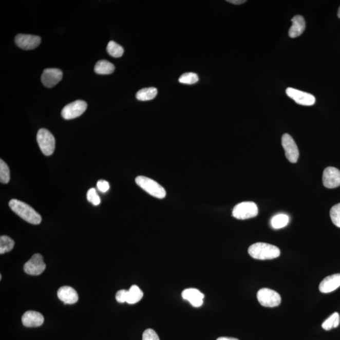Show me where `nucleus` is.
Listing matches in <instances>:
<instances>
[{
    "instance_id": "obj_9",
    "label": "nucleus",
    "mask_w": 340,
    "mask_h": 340,
    "mask_svg": "<svg viewBox=\"0 0 340 340\" xmlns=\"http://www.w3.org/2000/svg\"><path fill=\"white\" fill-rule=\"evenodd\" d=\"M46 268L43 256L39 253L33 255L32 258L24 265V272L30 275H40Z\"/></svg>"
},
{
    "instance_id": "obj_4",
    "label": "nucleus",
    "mask_w": 340,
    "mask_h": 340,
    "mask_svg": "<svg viewBox=\"0 0 340 340\" xmlns=\"http://www.w3.org/2000/svg\"><path fill=\"white\" fill-rule=\"evenodd\" d=\"M37 141L42 153L46 156H51L54 152L55 141L54 136L46 129L39 130Z\"/></svg>"
},
{
    "instance_id": "obj_35",
    "label": "nucleus",
    "mask_w": 340,
    "mask_h": 340,
    "mask_svg": "<svg viewBox=\"0 0 340 340\" xmlns=\"http://www.w3.org/2000/svg\"><path fill=\"white\" fill-rule=\"evenodd\" d=\"M338 16L340 18V7H339V9H338Z\"/></svg>"
},
{
    "instance_id": "obj_26",
    "label": "nucleus",
    "mask_w": 340,
    "mask_h": 340,
    "mask_svg": "<svg viewBox=\"0 0 340 340\" xmlns=\"http://www.w3.org/2000/svg\"><path fill=\"white\" fill-rule=\"evenodd\" d=\"M10 172L6 163L3 160H0V182L7 184L10 182Z\"/></svg>"
},
{
    "instance_id": "obj_13",
    "label": "nucleus",
    "mask_w": 340,
    "mask_h": 340,
    "mask_svg": "<svg viewBox=\"0 0 340 340\" xmlns=\"http://www.w3.org/2000/svg\"><path fill=\"white\" fill-rule=\"evenodd\" d=\"M15 43L24 50H32L40 45L41 39L37 35L18 34L15 37Z\"/></svg>"
},
{
    "instance_id": "obj_14",
    "label": "nucleus",
    "mask_w": 340,
    "mask_h": 340,
    "mask_svg": "<svg viewBox=\"0 0 340 340\" xmlns=\"http://www.w3.org/2000/svg\"><path fill=\"white\" fill-rule=\"evenodd\" d=\"M340 287V274H333L326 277L319 286V291L328 294L335 291Z\"/></svg>"
},
{
    "instance_id": "obj_29",
    "label": "nucleus",
    "mask_w": 340,
    "mask_h": 340,
    "mask_svg": "<svg viewBox=\"0 0 340 340\" xmlns=\"http://www.w3.org/2000/svg\"><path fill=\"white\" fill-rule=\"evenodd\" d=\"M86 197H87L88 201L91 202L94 205H98L100 203V198L99 195L97 194L96 188H90L87 192Z\"/></svg>"
},
{
    "instance_id": "obj_27",
    "label": "nucleus",
    "mask_w": 340,
    "mask_h": 340,
    "mask_svg": "<svg viewBox=\"0 0 340 340\" xmlns=\"http://www.w3.org/2000/svg\"><path fill=\"white\" fill-rule=\"evenodd\" d=\"M199 77L194 72H186L180 77L179 82L182 84L193 85L199 82Z\"/></svg>"
},
{
    "instance_id": "obj_11",
    "label": "nucleus",
    "mask_w": 340,
    "mask_h": 340,
    "mask_svg": "<svg viewBox=\"0 0 340 340\" xmlns=\"http://www.w3.org/2000/svg\"><path fill=\"white\" fill-rule=\"evenodd\" d=\"M323 185L328 188H335L340 186V171L334 167H328L323 172Z\"/></svg>"
},
{
    "instance_id": "obj_16",
    "label": "nucleus",
    "mask_w": 340,
    "mask_h": 340,
    "mask_svg": "<svg viewBox=\"0 0 340 340\" xmlns=\"http://www.w3.org/2000/svg\"><path fill=\"white\" fill-rule=\"evenodd\" d=\"M22 322L26 327H39L43 324L44 317L39 312L28 311L22 316Z\"/></svg>"
},
{
    "instance_id": "obj_2",
    "label": "nucleus",
    "mask_w": 340,
    "mask_h": 340,
    "mask_svg": "<svg viewBox=\"0 0 340 340\" xmlns=\"http://www.w3.org/2000/svg\"><path fill=\"white\" fill-rule=\"evenodd\" d=\"M249 253L256 260H272L280 256V251L274 245L265 242H256L249 247Z\"/></svg>"
},
{
    "instance_id": "obj_7",
    "label": "nucleus",
    "mask_w": 340,
    "mask_h": 340,
    "mask_svg": "<svg viewBox=\"0 0 340 340\" xmlns=\"http://www.w3.org/2000/svg\"><path fill=\"white\" fill-rule=\"evenodd\" d=\"M87 104L83 100H77L65 106L61 111V116L66 120L79 118L85 112Z\"/></svg>"
},
{
    "instance_id": "obj_17",
    "label": "nucleus",
    "mask_w": 340,
    "mask_h": 340,
    "mask_svg": "<svg viewBox=\"0 0 340 340\" xmlns=\"http://www.w3.org/2000/svg\"><path fill=\"white\" fill-rule=\"evenodd\" d=\"M58 297L65 305H72L79 299V294L73 288L69 286H63L58 290Z\"/></svg>"
},
{
    "instance_id": "obj_31",
    "label": "nucleus",
    "mask_w": 340,
    "mask_h": 340,
    "mask_svg": "<svg viewBox=\"0 0 340 340\" xmlns=\"http://www.w3.org/2000/svg\"><path fill=\"white\" fill-rule=\"evenodd\" d=\"M127 292V290H120L116 295V300L119 303H126Z\"/></svg>"
},
{
    "instance_id": "obj_33",
    "label": "nucleus",
    "mask_w": 340,
    "mask_h": 340,
    "mask_svg": "<svg viewBox=\"0 0 340 340\" xmlns=\"http://www.w3.org/2000/svg\"><path fill=\"white\" fill-rule=\"evenodd\" d=\"M227 2L234 5H241L246 2L245 0H228Z\"/></svg>"
},
{
    "instance_id": "obj_32",
    "label": "nucleus",
    "mask_w": 340,
    "mask_h": 340,
    "mask_svg": "<svg viewBox=\"0 0 340 340\" xmlns=\"http://www.w3.org/2000/svg\"><path fill=\"white\" fill-rule=\"evenodd\" d=\"M97 186L99 191L102 192V193H105V192H107L110 188L109 183L104 180H99V182H97Z\"/></svg>"
},
{
    "instance_id": "obj_36",
    "label": "nucleus",
    "mask_w": 340,
    "mask_h": 340,
    "mask_svg": "<svg viewBox=\"0 0 340 340\" xmlns=\"http://www.w3.org/2000/svg\"><path fill=\"white\" fill-rule=\"evenodd\" d=\"M2 275H0V279L2 280Z\"/></svg>"
},
{
    "instance_id": "obj_22",
    "label": "nucleus",
    "mask_w": 340,
    "mask_h": 340,
    "mask_svg": "<svg viewBox=\"0 0 340 340\" xmlns=\"http://www.w3.org/2000/svg\"><path fill=\"white\" fill-rule=\"evenodd\" d=\"M289 222V217L288 215L280 214L272 217L271 225L274 229L278 230L286 227L288 224Z\"/></svg>"
},
{
    "instance_id": "obj_19",
    "label": "nucleus",
    "mask_w": 340,
    "mask_h": 340,
    "mask_svg": "<svg viewBox=\"0 0 340 340\" xmlns=\"http://www.w3.org/2000/svg\"><path fill=\"white\" fill-rule=\"evenodd\" d=\"M143 292L138 286L133 285L128 290L126 303L129 305H135L142 299Z\"/></svg>"
},
{
    "instance_id": "obj_3",
    "label": "nucleus",
    "mask_w": 340,
    "mask_h": 340,
    "mask_svg": "<svg viewBox=\"0 0 340 340\" xmlns=\"http://www.w3.org/2000/svg\"><path fill=\"white\" fill-rule=\"evenodd\" d=\"M136 183L144 191L150 196L162 199L166 197V191L162 186L155 180L144 176H139L136 178Z\"/></svg>"
},
{
    "instance_id": "obj_8",
    "label": "nucleus",
    "mask_w": 340,
    "mask_h": 340,
    "mask_svg": "<svg viewBox=\"0 0 340 340\" xmlns=\"http://www.w3.org/2000/svg\"><path fill=\"white\" fill-rule=\"evenodd\" d=\"M281 144L285 150L286 157L292 163H297L299 157V149L292 136L284 134L281 138Z\"/></svg>"
},
{
    "instance_id": "obj_15",
    "label": "nucleus",
    "mask_w": 340,
    "mask_h": 340,
    "mask_svg": "<svg viewBox=\"0 0 340 340\" xmlns=\"http://www.w3.org/2000/svg\"><path fill=\"white\" fill-rule=\"evenodd\" d=\"M182 296L183 299L188 300L195 308H199L202 306L203 299H204V295L199 290L194 288L184 290Z\"/></svg>"
},
{
    "instance_id": "obj_25",
    "label": "nucleus",
    "mask_w": 340,
    "mask_h": 340,
    "mask_svg": "<svg viewBox=\"0 0 340 340\" xmlns=\"http://www.w3.org/2000/svg\"><path fill=\"white\" fill-rule=\"evenodd\" d=\"M15 242L13 239L7 236L0 237V254L10 252L13 249Z\"/></svg>"
},
{
    "instance_id": "obj_12",
    "label": "nucleus",
    "mask_w": 340,
    "mask_h": 340,
    "mask_svg": "<svg viewBox=\"0 0 340 340\" xmlns=\"http://www.w3.org/2000/svg\"><path fill=\"white\" fill-rule=\"evenodd\" d=\"M63 79V72L60 69L47 68L44 69L41 77L42 83L47 88H52Z\"/></svg>"
},
{
    "instance_id": "obj_6",
    "label": "nucleus",
    "mask_w": 340,
    "mask_h": 340,
    "mask_svg": "<svg viewBox=\"0 0 340 340\" xmlns=\"http://www.w3.org/2000/svg\"><path fill=\"white\" fill-rule=\"evenodd\" d=\"M257 299L261 306L267 308L277 307L280 305L281 300L278 292L268 288L259 290Z\"/></svg>"
},
{
    "instance_id": "obj_28",
    "label": "nucleus",
    "mask_w": 340,
    "mask_h": 340,
    "mask_svg": "<svg viewBox=\"0 0 340 340\" xmlns=\"http://www.w3.org/2000/svg\"><path fill=\"white\" fill-rule=\"evenodd\" d=\"M330 217L333 224L340 228V203L331 209Z\"/></svg>"
},
{
    "instance_id": "obj_10",
    "label": "nucleus",
    "mask_w": 340,
    "mask_h": 340,
    "mask_svg": "<svg viewBox=\"0 0 340 340\" xmlns=\"http://www.w3.org/2000/svg\"><path fill=\"white\" fill-rule=\"evenodd\" d=\"M286 93L290 98L294 100L297 104L311 106L316 102V99L310 93L296 90L293 88H287Z\"/></svg>"
},
{
    "instance_id": "obj_34",
    "label": "nucleus",
    "mask_w": 340,
    "mask_h": 340,
    "mask_svg": "<svg viewBox=\"0 0 340 340\" xmlns=\"http://www.w3.org/2000/svg\"><path fill=\"white\" fill-rule=\"evenodd\" d=\"M217 340H239L235 338H230V337H219Z\"/></svg>"
},
{
    "instance_id": "obj_24",
    "label": "nucleus",
    "mask_w": 340,
    "mask_h": 340,
    "mask_svg": "<svg viewBox=\"0 0 340 340\" xmlns=\"http://www.w3.org/2000/svg\"><path fill=\"white\" fill-rule=\"evenodd\" d=\"M340 323L339 314L338 313H334L331 315L327 320H325L322 324V328L325 330L330 331L333 328L338 327Z\"/></svg>"
},
{
    "instance_id": "obj_21",
    "label": "nucleus",
    "mask_w": 340,
    "mask_h": 340,
    "mask_svg": "<svg viewBox=\"0 0 340 340\" xmlns=\"http://www.w3.org/2000/svg\"><path fill=\"white\" fill-rule=\"evenodd\" d=\"M158 93L157 89L154 87L141 89L136 93V99L139 101H149L154 99Z\"/></svg>"
},
{
    "instance_id": "obj_5",
    "label": "nucleus",
    "mask_w": 340,
    "mask_h": 340,
    "mask_svg": "<svg viewBox=\"0 0 340 340\" xmlns=\"http://www.w3.org/2000/svg\"><path fill=\"white\" fill-rule=\"evenodd\" d=\"M232 214L233 216L237 219H249L258 215V209L254 202H243L238 203L234 207Z\"/></svg>"
},
{
    "instance_id": "obj_18",
    "label": "nucleus",
    "mask_w": 340,
    "mask_h": 340,
    "mask_svg": "<svg viewBox=\"0 0 340 340\" xmlns=\"http://www.w3.org/2000/svg\"><path fill=\"white\" fill-rule=\"evenodd\" d=\"M291 21L292 26L290 28L289 35L290 37L296 38L305 31L306 29L305 18L301 15H295Z\"/></svg>"
},
{
    "instance_id": "obj_20",
    "label": "nucleus",
    "mask_w": 340,
    "mask_h": 340,
    "mask_svg": "<svg viewBox=\"0 0 340 340\" xmlns=\"http://www.w3.org/2000/svg\"><path fill=\"white\" fill-rule=\"evenodd\" d=\"M95 72L99 74H110L115 71V66L106 60H101L97 63Z\"/></svg>"
},
{
    "instance_id": "obj_30",
    "label": "nucleus",
    "mask_w": 340,
    "mask_h": 340,
    "mask_svg": "<svg viewBox=\"0 0 340 340\" xmlns=\"http://www.w3.org/2000/svg\"><path fill=\"white\" fill-rule=\"evenodd\" d=\"M143 340H160L155 330L152 329H147L143 334Z\"/></svg>"
},
{
    "instance_id": "obj_1",
    "label": "nucleus",
    "mask_w": 340,
    "mask_h": 340,
    "mask_svg": "<svg viewBox=\"0 0 340 340\" xmlns=\"http://www.w3.org/2000/svg\"><path fill=\"white\" fill-rule=\"evenodd\" d=\"M9 206L14 213L20 216L22 219L32 224H40L42 217L32 207L27 203L17 199H12L9 202Z\"/></svg>"
},
{
    "instance_id": "obj_23",
    "label": "nucleus",
    "mask_w": 340,
    "mask_h": 340,
    "mask_svg": "<svg viewBox=\"0 0 340 340\" xmlns=\"http://www.w3.org/2000/svg\"><path fill=\"white\" fill-rule=\"evenodd\" d=\"M107 51L108 54L111 57L118 58L122 56L124 54V50L123 47L116 43L114 41H110L107 47Z\"/></svg>"
}]
</instances>
